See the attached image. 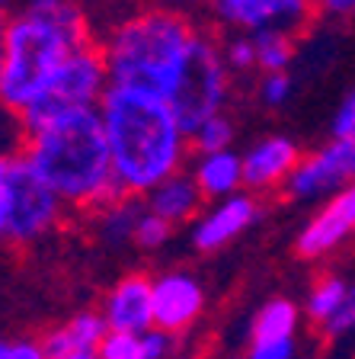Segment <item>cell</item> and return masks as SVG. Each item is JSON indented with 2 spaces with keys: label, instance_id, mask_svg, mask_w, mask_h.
<instances>
[{
  "label": "cell",
  "instance_id": "obj_1",
  "mask_svg": "<svg viewBox=\"0 0 355 359\" xmlns=\"http://www.w3.org/2000/svg\"><path fill=\"white\" fill-rule=\"evenodd\" d=\"M99 116L116 183L125 196H148L157 183L179 173L189 151V135L167 97L109 87L99 103Z\"/></svg>",
  "mask_w": 355,
  "mask_h": 359
},
{
  "label": "cell",
  "instance_id": "obj_2",
  "mask_svg": "<svg viewBox=\"0 0 355 359\" xmlns=\"http://www.w3.org/2000/svg\"><path fill=\"white\" fill-rule=\"evenodd\" d=\"M93 42L74 0H29L0 22V106L26 112L77 48Z\"/></svg>",
  "mask_w": 355,
  "mask_h": 359
},
{
  "label": "cell",
  "instance_id": "obj_3",
  "mask_svg": "<svg viewBox=\"0 0 355 359\" xmlns=\"http://www.w3.org/2000/svg\"><path fill=\"white\" fill-rule=\"evenodd\" d=\"M22 157L64 205L106 209L125 199L116 183L112 154L99 109H81L26 135Z\"/></svg>",
  "mask_w": 355,
  "mask_h": 359
},
{
  "label": "cell",
  "instance_id": "obj_4",
  "mask_svg": "<svg viewBox=\"0 0 355 359\" xmlns=\"http://www.w3.org/2000/svg\"><path fill=\"white\" fill-rule=\"evenodd\" d=\"M199 36L189 16L167 7H144L112 26L99 45L112 87L170 97Z\"/></svg>",
  "mask_w": 355,
  "mask_h": 359
},
{
  "label": "cell",
  "instance_id": "obj_5",
  "mask_svg": "<svg viewBox=\"0 0 355 359\" xmlns=\"http://www.w3.org/2000/svg\"><path fill=\"white\" fill-rule=\"evenodd\" d=\"M109 71H106V58L99 42H87L83 48H77L64 65L52 74V81L45 83V90L36 97V103L26 112H20L22 132L32 135L42 126L71 116L81 109H99L106 90H109Z\"/></svg>",
  "mask_w": 355,
  "mask_h": 359
},
{
  "label": "cell",
  "instance_id": "obj_6",
  "mask_svg": "<svg viewBox=\"0 0 355 359\" xmlns=\"http://www.w3.org/2000/svg\"><path fill=\"white\" fill-rule=\"evenodd\" d=\"M230 93L228 81V61H224V48L211 36L199 32L193 42V52L186 58V67L179 74L176 87L167 100H170L176 119L183 122L186 135H193L205 119L224 112Z\"/></svg>",
  "mask_w": 355,
  "mask_h": 359
},
{
  "label": "cell",
  "instance_id": "obj_7",
  "mask_svg": "<svg viewBox=\"0 0 355 359\" xmlns=\"http://www.w3.org/2000/svg\"><path fill=\"white\" fill-rule=\"evenodd\" d=\"M61 205L48 183L29 167L26 157H13V199H10V222H7V238L16 244L42 238L45 231H52L61 218Z\"/></svg>",
  "mask_w": 355,
  "mask_h": 359
},
{
  "label": "cell",
  "instance_id": "obj_8",
  "mask_svg": "<svg viewBox=\"0 0 355 359\" xmlns=\"http://www.w3.org/2000/svg\"><path fill=\"white\" fill-rule=\"evenodd\" d=\"M349 183H355V135L333 138L320 151L301 157L285 187L295 199H320L346 189Z\"/></svg>",
  "mask_w": 355,
  "mask_h": 359
},
{
  "label": "cell",
  "instance_id": "obj_9",
  "mask_svg": "<svg viewBox=\"0 0 355 359\" xmlns=\"http://www.w3.org/2000/svg\"><path fill=\"white\" fill-rule=\"evenodd\" d=\"M208 10L221 26L240 32H295L311 20L314 4L311 0H208Z\"/></svg>",
  "mask_w": 355,
  "mask_h": 359
},
{
  "label": "cell",
  "instance_id": "obj_10",
  "mask_svg": "<svg viewBox=\"0 0 355 359\" xmlns=\"http://www.w3.org/2000/svg\"><path fill=\"white\" fill-rule=\"evenodd\" d=\"M205 308V289L189 273H163L154 279V327L179 334Z\"/></svg>",
  "mask_w": 355,
  "mask_h": 359
},
{
  "label": "cell",
  "instance_id": "obj_11",
  "mask_svg": "<svg viewBox=\"0 0 355 359\" xmlns=\"http://www.w3.org/2000/svg\"><path fill=\"white\" fill-rule=\"evenodd\" d=\"M240 157H244V187H250L253 193L285 187L295 167L301 164V151L285 135H269Z\"/></svg>",
  "mask_w": 355,
  "mask_h": 359
},
{
  "label": "cell",
  "instance_id": "obj_12",
  "mask_svg": "<svg viewBox=\"0 0 355 359\" xmlns=\"http://www.w3.org/2000/svg\"><path fill=\"white\" fill-rule=\"evenodd\" d=\"M259 215V202L250 193H234L228 199H218L215 209H208L205 215L195 222L193 228V244L202 254H211L218 247L230 244L234 238L250 228Z\"/></svg>",
  "mask_w": 355,
  "mask_h": 359
},
{
  "label": "cell",
  "instance_id": "obj_13",
  "mask_svg": "<svg viewBox=\"0 0 355 359\" xmlns=\"http://www.w3.org/2000/svg\"><path fill=\"white\" fill-rule=\"evenodd\" d=\"M109 330H122V334H148L154 327V283L141 273H132L106 299L103 311Z\"/></svg>",
  "mask_w": 355,
  "mask_h": 359
},
{
  "label": "cell",
  "instance_id": "obj_14",
  "mask_svg": "<svg viewBox=\"0 0 355 359\" xmlns=\"http://www.w3.org/2000/svg\"><path fill=\"white\" fill-rule=\"evenodd\" d=\"M202 189L199 183H195L193 173H173V177H167L163 183H157L154 189L148 193V209L154 212V215L167 218L170 224H183L189 222V218L199 215L202 209Z\"/></svg>",
  "mask_w": 355,
  "mask_h": 359
},
{
  "label": "cell",
  "instance_id": "obj_15",
  "mask_svg": "<svg viewBox=\"0 0 355 359\" xmlns=\"http://www.w3.org/2000/svg\"><path fill=\"white\" fill-rule=\"evenodd\" d=\"M106 334H109V324H106L103 314L83 311L77 318H71L64 327L52 330L42 346L48 353V359H61L71 356V353H97Z\"/></svg>",
  "mask_w": 355,
  "mask_h": 359
},
{
  "label": "cell",
  "instance_id": "obj_16",
  "mask_svg": "<svg viewBox=\"0 0 355 359\" xmlns=\"http://www.w3.org/2000/svg\"><path fill=\"white\" fill-rule=\"evenodd\" d=\"M193 177L205 199H228V196H234L244 187V157L234 154V151L199 154Z\"/></svg>",
  "mask_w": 355,
  "mask_h": 359
},
{
  "label": "cell",
  "instance_id": "obj_17",
  "mask_svg": "<svg viewBox=\"0 0 355 359\" xmlns=\"http://www.w3.org/2000/svg\"><path fill=\"white\" fill-rule=\"evenodd\" d=\"M250 42H253V52H256V67H263L266 74L288 71L291 58H295V39H291V32L259 29V32H250Z\"/></svg>",
  "mask_w": 355,
  "mask_h": 359
},
{
  "label": "cell",
  "instance_id": "obj_18",
  "mask_svg": "<svg viewBox=\"0 0 355 359\" xmlns=\"http://www.w3.org/2000/svg\"><path fill=\"white\" fill-rule=\"evenodd\" d=\"M295 327H298V308L288 299H272L259 308L256 321H253V344L288 340V337H295Z\"/></svg>",
  "mask_w": 355,
  "mask_h": 359
},
{
  "label": "cell",
  "instance_id": "obj_19",
  "mask_svg": "<svg viewBox=\"0 0 355 359\" xmlns=\"http://www.w3.org/2000/svg\"><path fill=\"white\" fill-rule=\"evenodd\" d=\"M141 212L144 209H138L134 196H125V199L99 209V238L106 244H122V241L134 238V224H138Z\"/></svg>",
  "mask_w": 355,
  "mask_h": 359
},
{
  "label": "cell",
  "instance_id": "obj_20",
  "mask_svg": "<svg viewBox=\"0 0 355 359\" xmlns=\"http://www.w3.org/2000/svg\"><path fill=\"white\" fill-rule=\"evenodd\" d=\"M346 295H349L346 279H340V276H323V279H320V283L311 289V295H307V314H311L317 324H326V321H330V318H333V314L342 308Z\"/></svg>",
  "mask_w": 355,
  "mask_h": 359
},
{
  "label": "cell",
  "instance_id": "obj_21",
  "mask_svg": "<svg viewBox=\"0 0 355 359\" xmlns=\"http://www.w3.org/2000/svg\"><path fill=\"white\" fill-rule=\"evenodd\" d=\"M230 142H234V122L218 112L211 119H205L193 135H189V144H193L199 154H215V151H230Z\"/></svg>",
  "mask_w": 355,
  "mask_h": 359
},
{
  "label": "cell",
  "instance_id": "obj_22",
  "mask_svg": "<svg viewBox=\"0 0 355 359\" xmlns=\"http://www.w3.org/2000/svg\"><path fill=\"white\" fill-rule=\"evenodd\" d=\"M170 234H173V224L167 222V218H160L151 209H144L141 218H138V224H134V238L132 241L138 247H144V250H157V247H163L167 241H170Z\"/></svg>",
  "mask_w": 355,
  "mask_h": 359
},
{
  "label": "cell",
  "instance_id": "obj_23",
  "mask_svg": "<svg viewBox=\"0 0 355 359\" xmlns=\"http://www.w3.org/2000/svg\"><path fill=\"white\" fill-rule=\"evenodd\" d=\"M97 353L99 359H148L141 334H122V330H109Z\"/></svg>",
  "mask_w": 355,
  "mask_h": 359
},
{
  "label": "cell",
  "instance_id": "obj_24",
  "mask_svg": "<svg viewBox=\"0 0 355 359\" xmlns=\"http://www.w3.org/2000/svg\"><path fill=\"white\" fill-rule=\"evenodd\" d=\"M291 90H295V83H291L288 71L266 74L263 83H259V100H263L266 106H272V109H279V106H285L291 100Z\"/></svg>",
  "mask_w": 355,
  "mask_h": 359
},
{
  "label": "cell",
  "instance_id": "obj_25",
  "mask_svg": "<svg viewBox=\"0 0 355 359\" xmlns=\"http://www.w3.org/2000/svg\"><path fill=\"white\" fill-rule=\"evenodd\" d=\"M10 199H13V154H0V238H7Z\"/></svg>",
  "mask_w": 355,
  "mask_h": 359
},
{
  "label": "cell",
  "instance_id": "obj_26",
  "mask_svg": "<svg viewBox=\"0 0 355 359\" xmlns=\"http://www.w3.org/2000/svg\"><path fill=\"white\" fill-rule=\"evenodd\" d=\"M224 61H228V67H234V71H250V67L256 65V52H253L250 36H240L224 45Z\"/></svg>",
  "mask_w": 355,
  "mask_h": 359
},
{
  "label": "cell",
  "instance_id": "obj_27",
  "mask_svg": "<svg viewBox=\"0 0 355 359\" xmlns=\"http://www.w3.org/2000/svg\"><path fill=\"white\" fill-rule=\"evenodd\" d=\"M330 132H333V138H349V135H355V87L349 90L346 97H342V103L336 106Z\"/></svg>",
  "mask_w": 355,
  "mask_h": 359
},
{
  "label": "cell",
  "instance_id": "obj_28",
  "mask_svg": "<svg viewBox=\"0 0 355 359\" xmlns=\"http://www.w3.org/2000/svg\"><path fill=\"white\" fill-rule=\"evenodd\" d=\"M352 327H355V285H349V295L342 302V308L323 324V330H326V337H340Z\"/></svg>",
  "mask_w": 355,
  "mask_h": 359
},
{
  "label": "cell",
  "instance_id": "obj_29",
  "mask_svg": "<svg viewBox=\"0 0 355 359\" xmlns=\"http://www.w3.org/2000/svg\"><path fill=\"white\" fill-rule=\"evenodd\" d=\"M291 356H295V337H288V340H263V344H253L246 359H291Z\"/></svg>",
  "mask_w": 355,
  "mask_h": 359
},
{
  "label": "cell",
  "instance_id": "obj_30",
  "mask_svg": "<svg viewBox=\"0 0 355 359\" xmlns=\"http://www.w3.org/2000/svg\"><path fill=\"white\" fill-rule=\"evenodd\" d=\"M141 340H144V356L148 359H167V353L173 346V334H167L160 327H151L148 334H141Z\"/></svg>",
  "mask_w": 355,
  "mask_h": 359
},
{
  "label": "cell",
  "instance_id": "obj_31",
  "mask_svg": "<svg viewBox=\"0 0 355 359\" xmlns=\"http://www.w3.org/2000/svg\"><path fill=\"white\" fill-rule=\"evenodd\" d=\"M330 205H333L336 215H340L342 222H346L349 228L355 231V183H349L346 189H340V193L333 196V202H330Z\"/></svg>",
  "mask_w": 355,
  "mask_h": 359
},
{
  "label": "cell",
  "instance_id": "obj_32",
  "mask_svg": "<svg viewBox=\"0 0 355 359\" xmlns=\"http://www.w3.org/2000/svg\"><path fill=\"white\" fill-rule=\"evenodd\" d=\"M10 359H48L42 344H32V340H22V344L10 346Z\"/></svg>",
  "mask_w": 355,
  "mask_h": 359
},
{
  "label": "cell",
  "instance_id": "obj_33",
  "mask_svg": "<svg viewBox=\"0 0 355 359\" xmlns=\"http://www.w3.org/2000/svg\"><path fill=\"white\" fill-rule=\"evenodd\" d=\"M314 10L320 13H333V16H342V13H355V0H311Z\"/></svg>",
  "mask_w": 355,
  "mask_h": 359
},
{
  "label": "cell",
  "instance_id": "obj_34",
  "mask_svg": "<svg viewBox=\"0 0 355 359\" xmlns=\"http://www.w3.org/2000/svg\"><path fill=\"white\" fill-rule=\"evenodd\" d=\"M195 4H202V0H157V7H167V10H189V7H195Z\"/></svg>",
  "mask_w": 355,
  "mask_h": 359
},
{
  "label": "cell",
  "instance_id": "obj_35",
  "mask_svg": "<svg viewBox=\"0 0 355 359\" xmlns=\"http://www.w3.org/2000/svg\"><path fill=\"white\" fill-rule=\"evenodd\" d=\"M61 359H99V353H71V356H61Z\"/></svg>",
  "mask_w": 355,
  "mask_h": 359
},
{
  "label": "cell",
  "instance_id": "obj_36",
  "mask_svg": "<svg viewBox=\"0 0 355 359\" xmlns=\"http://www.w3.org/2000/svg\"><path fill=\"white\" fill-rule=\"evenodd\" d=\"M0 359H10V344H0Z\"/></svg>",
  "mask_w": 355,
  "mask_h": 359
},
{
  "label": "cell",
  "instance_id": "obj_37",
  "mask_svg": "<svg viewBox=\"0 0 355 359\" xmlns=\"http://www.w3.org/2000/svg\"><path fill=\"white\" fill-rule=\"evenodd\" d=\"M10 4H13V0H0V13H4V10H7Z\"/></svg>",
  "mask_w": 355,
  "mask_h": 359
}]
</instances>
